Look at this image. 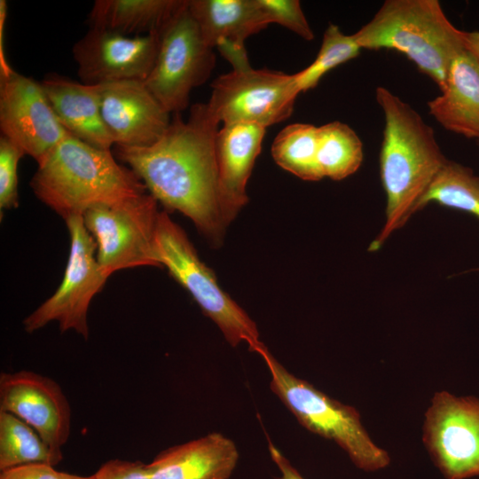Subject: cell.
<instances>
[{"label":"cell","mask_w":479,"mask_h":479,"mask_svg":"<svg viewBox=\"0 0 479 479\" xmlns=\"http://www.w3.org/2000/svg\"><path fill=\"white\" fill-rule=\"evenodd\" d=\"M219 122L207 103L194 104L187 121L179 114L148 146L114 145V156L131 169L165 211H178L214 244L224 232L217 192L216 137Z\"/></svg>","instance_id":"1"},{"label":"cell","mask_w":479,"mask_h":479,"mask_svg":"<svg viewBox=\"0 0 479 479\" xmlns=\"http://www.w3.org/2000/svg\"><path fill=\"white\" fill-rule=\"evenodd\" d=\"M385 125L380 154L381 177L387 194L386 222L370 244L378 250L417 210L447 159L434 130L409 104L383 86L375 90Z\"/></svg>","instance_id":"2"},{"label":"cell","mask_w":479,"mask_h":479,"mask_svg":"<svg viewBox=\"0 0 479 479\" xmlns=\"http://www.w3.org/2000/svg\"><path fill=\"white\" fill-rule=\"evenodd\" d=\"M111 151L71 134L37 165L30 181L35 195L65 221L90 208L147 192L137 174Z\"/></svg>","instance_id":"3"},{"label":"cell","mask_w":479,"mask_h":479,"mask_svg":"<svg viewBox=\"0 0 479 479\" xmlns=\"http://www.w3.org/2000/svg\"><path fill=\"white\" fill-rule=\"evenodd\" d=\"M353 36L361 49L404 54L442 91L453 59L465 50L463 31L437 0H386Z\"/></svg>","instance_id":"4"},{"label":"cell","mask_w":479,"mask_h":479,"mask_svg":"<svg viewBox=\"0 0 479 479\" xmlns=\"http://www.w3.org/2000/svg\"><path fill=\"white\" fill-rule=\"evenodd\" d=\"M271 376V389L312 433L334 441L360 469L369 472L387 467L390 456L373 443L361 422L357 410L342 404L310 382L289 373L264 345L256 351Z\"/></svg>","instance_id":"5"},{"label":"cell","mask_w":479,"mask_h":479,"mask_svg":"<svg viewBox=\"0 0 479 479\" xmlns=\"http://www.w3.org/2000/svg\"><path fill=\"white\" fill-rule=\"evenodd\" d=\"M155 250L161 266L192 295L232 346L245 342L255 352L264 346L255 323L219 287L214 271L200 260L185 231L165 210L158 218Z\"/></svg>","instance_id":"6"},{"label":"cell","mask_w":479,"mask_h":479,"mask_svg":"<svg viewBox=\"0 0 479 479\" xmlns=\"http://www.w3.org/2000/svg\"><path fill=\"white\" fill-rule=\"evenodd\" d=\"M158 203L147 192L94 206L83 214L85 227L97 246V261L106 277L129 268L162 267L155 250Z\"/></svg>","instance_id":"7"},{"label":"cell","mask_w":479,"mask_h":479,"mask_svg":"<svg viewBox=\"0 0 479 479\" xmlns=\"http://www.w3.org/2000/svg\"><path fill=\"white\" fill-rule=\"evenodd\" d=\"M216 63L188 8V0L160 32L159 48L145 86L169 113L187 108L192 90L210 76Z\"/></svg>","instance_id":"8"},{"label":"cell","mask_w":479,"mask_h":479,"mask_svg":"<svg viewBox=\"0 0 479 479\" xmlns=\"http://www.w3.org/2000/svg\"><path fill=\"white\" fill-rule=\"evenodd\" d=\"M211 88L207 105L219 123H250L265 129L292 114L301 92L294 74L251 66L218 76Z\"/></svg>","instance_id":"9"},{"label":"cell","mask_w":479,"mask_h":479,"mask_svg":"<svg viewBox=\"0 0 479 479\" xmlns=\"http://www.w3.org/2000/svg\"><path fill=\"white\" fill-rule=\"evenodd\" d=\"M66 223L70 251L62 281L55 293L24 319L23 326L27 333H34L56 321L61 333L74 330L87 339L90 302L108 277L100 270L97 246L85 227L83 216H72Z\"/></svg>","instance_id":"10"},{"label":"cell","mask_w":479,"mask_h":479,"mask_svg":"<svg viewBox=\"0 0 479 479\" xmlns=\"http://www.w3.org/2000/svg\"><path fill=\"white\" fill-rule=\"evenodd\" d=\"M422 440L445 478L479 475V399L435 393L425 412Z\"/></svg>","instance_id":"11"},{"label":"cell","mask_w":479,"mask_h":479,"mask_svg":"<svg viewBox=\"0 0 479 479\" xmlns=\"http://www.w3.org/2000/svg\"><path fill=\"white\" fill-rule=\"evenodd\" d=\"M0 130L40 164L69 134L40 82L11 68L0 74Z\"/></svg>","instance_id":"12"},{"label":"cell","mask_w":479,"mask_h":479,"mask_svg":"<svg viewBox=\"0 0 479 479\" xmlns=\"http://www.w3.org/2000/svg\"><path fill=\"white\" fill-rule=\"evenodd\" d=\"M159 41L160 33L131 36L89 27L72 50L81 82L99 85L145 81L154 65Z\"/></svg>","instance_id":"13"},{"label":"cell","mask_w":479,"mask_h":479,"mask_svg":"<svg viewBox=\"0 0 479 479\" xmlns=\"http://www.w3.org/2000/svg\"><path fill=\"white\" fill-rule=\"evenodd\" d=\"M0 411L32 427L60 460L71 428V409L61 387L51 378L20 370L0 374Z\"/></svg>","instance_id":"14"},{"label":"cell","mask_w":479,"mask_h":479,"mask_svg":"<svg viewBox=\"0 0 479 479\" xmlns=\"http://www.w3.org/2000/svg\"><path fill=\"white\" fill-rule=\"evenodd\" d=\"M101 115L114 145L148 146L169 128V113L144 81L127 80L94 85Z\"/></svg>","instance_id":"15"},{"label":"cell","mask_w":479,"mask_h":479,"mask_svg":"<svg viewBox=\"0 0 479 479\" xmlns=\"http://www.w3.org/2000/svg\"><path fill=\"white\" fill-rule=\"evenodd\" d=\"M188 8L205 43L232 69L250 66L245 42L268 26L257 0H188Z\"/></svg>","instance_id":"16"},{"label":"cell","mask_w":479,"mask_h":479,"mask_svg":"<svg viewBox=\"0 0 479 479\" xmlns=\"http://www.w3.org/2000/svg\"><path fill=\"white\" fill-rule=\"evenodd\" d=\"M264 134L265 128L250 123L224 124L217 131V192L225 227L248 201L247 185Z\"/></svg>","instance_id":"17"},{"label":"cell","mask_w":479,"mask_h":479,"mask_svg":"<svg viewBox=\"0 0 479 479\" xmlns=\"http://www.w3.org/2000/svg\"><path fill=\"white\" fill-rule=\"evenodd\" d=\"M238 460L234 442L213 432L166 449L147 467L152 479H228Z\"/></svg>","instance_id":"18"},{"label":"cell","mask_w":479,"mask_h":479,"mask_svg":"<svg viewBox=\"0 0 479 479\" xmlns=\"http://www.w3.org/2000/svg\"><path fill=\"white\" fill-rule=\"evenodd\" d=\"M62 126L75 137L102 150L114 146L100 111L94 85L78 82L58 74H48L40 82Z\"/></svg>","instance_id":"19"},{"label":"cell","mask_w":479,"mask_h":479,"mask_svg":"<svg viewBox=\"0 0 479 479\" xmlns=\"http://www.w3.org/2000/svg\"><path fill=\"white\" fill-rule=\"evenodd\" d=\"M442 94L428 102L445 130L479 138V60L466 49L452 61Z\"/></svg>","instance_id":"20"},{"label":"cell","mask_w":479,"mask_h":479,"mask_svg":"<svg viewBox=\"0 0 479 479\" xmlns=\"http://www.w3.org/2000/svg\"><path fill=\"white\" fill-rule=\"evenodd\" d=\"M185 0H96L88 15L89 27L125 35L160 33Z\"/></svg>","instance_id":"21"},{"label":"cell","mask_w":479,"mask_h":479,"mask_svg":"<svg viewBox=\"0 0 479 479\" xmlns=\"http://www.w3.org/2000/svg\"><path fill=\"white\" fill-rule=\"evenodd\" d=\"M318 164L323 177L335 181L354 174L363 161V144L348 124L339 121L318 127Z\"/></svg>","instance_id":"22"},{"label":"cell","mask_w":479,"mask_h":479,"mask_svg":"<svg viewBox=\"0 0 479 479\" xmlns=\"http://www.w3.org/2000/svg\"><path fill=\"white\" fill-rule=\"evenodd\" d=\"M318 127L310 123H292L282 129L271 145L275 162L305 181L323 178L318 159Z\"/></svg>","instance_id":"23"},{"label":"cell","mask_w":479,"mask_h":479,"mask_svg":"<svg viewBox=\"0 0 479 479\" xmlns=\"http://www.w3.org/2000/svg\"><path fill=\"white\" fill-rule=\"evenodd\" d=\"M60 461L32 427L0 411V471L34 463L55 467Z\"/></svg>","instance_id":"24"},{"label":"cell","mask_w":479,"mask_h":479,"mask_svg":"<svg viewBox=\"0 0 479 479\" xmlns=\"http://www.w3.org/2000/svg\"><path fill=\"white\" fill-rule=\"evenodd\" d=\"M430 201L479 216V177L467 167L447 160L421 201Z\"/></svg>","instance_id":"25"},{"label":"cell","mask_w":479,"mask_h":479,"mask_svg":"<svg viewBox=\"0 0 479 479\" xmlns=\"http://www.w3.org/2000/svg\"><path fill=\"white\" fill-rule=\"evenodd\" d=\"M360 50L353 35H345L337 25L329 24L314 61L294 74L300 91L315 88L327 72L357 57Z\"/></svg>","instance_id":"26"},{"label":"cell","mask_w":479,"mask_h":479,"mask_svg":"<svg viewBox=\"0 0 479 479\" xmlns=\"http://www.w3.org/2000/svg\"><path fill=\"white\" fill-rule=\"evenodd\" d=\"M21 147L1 135L0 137V209L16 208L19 206L18 165L25 155Z\"/></svg>","instance_id":"27"},{"label":"cell","mask_w":479,"mask_h":479,"mask_svg":"<svg viewBox=\"0 0 479 479\" xmlns=\"http://www.w3.org/2000/svg\"><path fill=\"white\" fill-rule=\"evenodd\" d=\"M266 22L279 24L306 41L314 39L313 31L298 0H257Z\"/></svg>","instance_id":"28"},{"label":"cell","mask_w":479,"mask_h":479,"mask_svg":"<svg viewBox=\"0 0 479 479\" xmlns=\"http://www.w3.org/2000/svg\"><path fill=\"white\" fill-rule=\"evenodd\" d=\"M95 479H152L147 464L139 460L110 459L94 474Z\"/></svg>","instance_id":"29"},{"label":"cell","mask_w":479,"mask_h":479,"mask_svg":"<svg viewBox=\"0 0 479 479\" xmlns=\"http://www.w3.org/2000/svg\"><path fill=\"white\" fill-rule=\"evenodd\" d=\"M68 475L56 470L49 464L34 463L3 470L0 479H67Z\"/></svg>","instance_id":"30"},{"label":"cell","mask_w":479,"mask_h":479,"mask_svg":"<svg viewBox=\"0 0 479 479\" xmlns=\"http://www.w3.org/2000/svg\"><path fill=\"white\" fill-rule=\"evenodd\" d=\"M269 451L272 460L280 471V479H304L282 452L271 442H269Z\"/></svg>","instance_id":"31"},{"label":"cell","mask_w":479,"mask_h":479,"mask_svg":"<svg viewBox=\"0 0 479 479\" xmlns=\"http://www.w3.org/2000/svg\"><path fill=\"white\" fill-rule=\"evenodd\" d=\"M7 4L5 0L0 1V74L6 73L12 67L9 65L4 51L3 34L6 19Z\"/></svg>","instance_id":"32"},{"label":"cell","mask_w":479,"mask_h":479,"mask_svg":"<svg viewBox=\"0 0 479 479\" xmlns=\"http://www.w3.org/2000/svg\"><path fill=\"white\" fill-rule=\"evenodd\" d=\"M465 49L479 60V31H463Z\"/></svg>","instance_id":"33"},{"label":"cell","mask_w":479,"mask_h":479,"mask_svg":"<svg viewBox=\"0 0 479 479\" xmlns=\"http://www.w3.org/2000/svg\"><path fill=\"white\" fill-rule=\"evenodd\" d=\"M67 479H95V477H94V475L82 476V475L69 474Z\"/></svg>","instance_id":"34"},{"label":"cell","mask_w":479,"mask_h":479,"mask_svg":"<svg viewBox=\"0 0 479 479\" xmlns=\"http://www.w3.org/2000/svg\"><path fill=\"white\" fill-rule=\"evenodd\" d=\"M477 142H478V145H479V138L477 139Z\"/></svg>","instance_id":"35"}]
</instances>
